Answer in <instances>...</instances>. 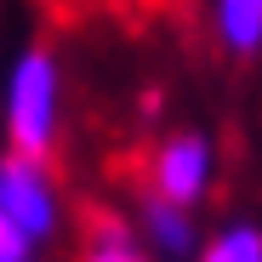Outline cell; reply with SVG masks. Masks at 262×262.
Wrapping results in <instances>:
<instances>
[{
    "label": "cell",
    "mask_w": 262,
    "mask_h": 262,
    "mask_svg": "<svg viewBox=\"0 0 262 262\" xmlns=\"http://www.w3.org/2000/svg\"><path fill=\"white\" fill-rule=\"evenodd\" d=\"M0 223L17 228L29 245H46L63 228V194H57L52 165L0 154Z\"/></svg>",
    "instance_id": "obj_2"
},
{
    "label": "cell",
    "mask_w": 262,
    "mask_h": 262,
    "mask_svg": "<svg viewBox=\"0 0 262 262\" xmlns=\"http://www.w3.org/2000/svg\"><path fill=\"white\" fill-rule=\"evenodd\" d=\"M0 262H40V245H29L17 228L0 223Z\"/></svg>",
    "instance_id": "obj_8"
},
{
    "label": "cell",
    "mask_w": 262,
    "mask_h": 262,
    "mask_svg": "<svg viewBox=\"0 0 262 262\" xmlns=\"http://www.w3.org/2000/svg\"><path fill=\"white\" fill-rule=\"evenodd\" d=\"M0 131H6V154L40 165L52 160L63 137V63L40 40H29L0 80Z\"/></svg>",
    "instance_id": "obj_1"
},
{
    "label": "cell",
    "mask_w": 262,
    "mask_h": 262,
    "mask_svg": "<svg viewBox=\"0 0 262 262\" xmlns=\"http://www.w3.org/2000/svg\"><path fill=\"white\" fill-rule=\"evenodd\" d=\"M194 262H262V228L234 223V228H223V234H211V239L194 251Z\"/></svg>",
    "instance_id": "obj_7"
},
{
    "label": "cell",
    "mask_w": 262,
    "mask_h": 262,
    "mask_svg": "<svg viewBox=\"0 0 262 262\" xmlns=\"http://www.w3.org/2000/svg\"><path fill=\"white\" fill-rule=\"evenodd\" d=\"M143 251H148L154 262H183V256H194V251H200V239H194V211L143 200Z\"/></svg>",
    "instance_id": "obj_4"
},
{
    "label": "cell",
    "mask_w": 262,
    "mask_h": 262,
    "mask_svg": "<svg viewBox=\"0 0 262 262\" xmlns=\"http://www.w3.org/2000/svg\"><path fill=\"white\" fill-rule=\"evenodd\" d=\"M211 171H216V148L205 131H177V137H165L154 154H148V200L160 205H200L211 194Z\"/></svg>",
    "instance_id": "obj_3"
},
{
    "label": "cell",
    "mask_w": 262,
    "mask_h": 262,
    "mask_svg": "<svg viewBox=\"0 0 262 262\" xmlns=\"http://www.w3.org/2000/svg\"><path fill=\"white\" fill-rule=\"evenodd\" d=\"M216 34H223V46L251 57L262 52V0H223L216 6Z\"/></svg>",
    "instance_id": "obj_5"
},
{
    "label": "cell",
    "mask_w": 262,
    "mask_h": 262,
    "mask_svg": "<svg viewBox=\"0 0 262 262\" xmlns=\"http://www.w3.org/2000/svg\"><path fill=\"white\" fill-rule=\"evenodd\" d=\"M85 262H154L137 234H131L125 223H114V216H97L92 234H85Z\"/></svg>",
    "instance_id": "obj_6"
}]
</instances>
